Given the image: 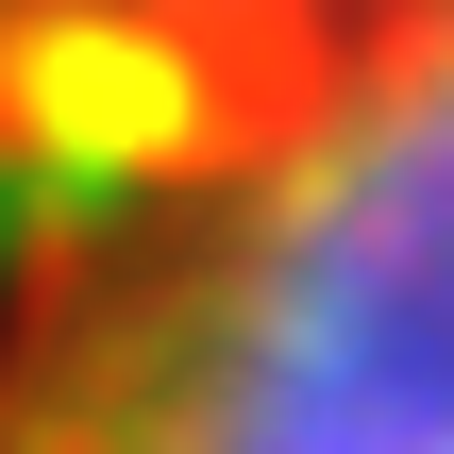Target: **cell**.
Here are the masks:
<instances>
[{"label": "cell", "instance_id": "1", "mask_svg": "<svg viewBox=\"0 0 454 454\" xmlns=\"http://www.w3.org/2000/svg\"><path fill=\"white\" fill-rule=\"evenodd\" d=\"M0 454H454V0L152 101L0 303Z\"/></svg>", "mask_w": 454, "mask_h": 454}, {"label": "cell", "instance_id": "2", "mask_svg": "<svg viewBox=\"0 0 454 454\" xmlns=\"http://www.w3.org/2000/svg\"><path fill=\"white\" fill-rule=\"evenodd\" d=\"M354 17H387V0H0V34L84 51V67H135V118L236 84V67H286V51L354 34Z\"/></svg>", "mask_w": 454, "mask_h": 454}]
</instances>
